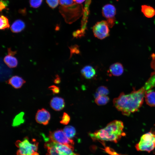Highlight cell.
I'll return each instance as SVG.
<instances>
[{"label":"cell","instance_id":"17","mask_svg":"<svg viewBox=\"0 0 155 155\" xmlns=\"http://www.w3.org/2000/svg\"><path fill=\"white\" fill-rule=\"evenodd\" d=\"M141 11L144 16L147 18H152L155 15V9L149 5H142Z\"/></svg>","mask_w":155,"mask_h":155},{"label":"cell","instance_id":"3","mask_svg":"<svg viewBox=\"0 0 155 155\" xmlns=\"http://www.w3.org/2000/svg\"><path fill=\"white\" fill-rule=\"evenodd\" d=\"M84 9L82 5L75 2L65 6H60L59 12L66 22L70 24L72 23L83 14Z\"/></svg>","mask_w":155,"mask_h":155},{"label":"cell","instance_id":"26","mask_svg":"<svg viewBox=\"0 0 155 155\" xmlns=\"http://www.w3.org/2000/svg\"><path fill=\"white\" fill-rule=\"evenodd\" d=\"M42 0H30V6L34 8L39 7L41 5Z\"/></svg>","mask_w":155,"mask_h":155},{"label":"cell","instance_id":"9","mask_svg":"<svg viewBox=\"0 0 155 155\" xmlns=\"http://www.w3.org/2000/svg\"><path fill=\"white\" fill-rule=\"evenodd\" d=\"M50 117L49 113L44 108H42L37 111L35 119L38 123L46 125L49 123Z\"/></svg>","mask_w":155,"mask_h":155},{"label":"cell","instance_id":"4","mask_svg":"<svg viewBox=\"0 0 155 155\" xmlns=\"http://www.w3.org/2000/svg\"><path fill=\"white\" fill-rule=\"evenodd\" d=\"M38 144L34 139L30 141L27 137L22 141H17L16 143L18 148L17 155H39L37 152Z\"/></svg>","mask_w":155,"mask_h":155},{"label":"cell","instance_id":"22","mask_svg":"<svg viewBox=\"0 0 155 155\" xmlns=\"http://www.w3.org/2000/svg\"><path fill=\"white\" fill-rule=\"evenodd\" d=\"M0 19L1 30H4L9 27L8 20L6 17L3 15L1 16Z\"/></svg>","mask_w":155,"mask_h":155},{"label":"cell","instance_id":"20","mask_svg":"<svg viewBox=\"0 0 155 155\" xmlns=\"http://www.w3.org/2000/svg\"><path fill=\"white\" fill-rule=\"evenodd\" d=\"M24 113L22 112L16 116L13 120L12 126H18L23 123L24 121Z\"/></svg>","mask_w":155,"mask_h":155},{"label":"cell","instance_id":"34","mask_svg":"<svg viewBox=\"0 0 155 155\" xmlns=\"http://www.w3.org/2000/svg\"><path fill=\"white\" fill-rule=\"evenodd\" d=\"M76 3L80 4L84 2L85 0H73Z\"/></svg>","mask_w":155,"mask_h":155},{"label":"cell","instance_id":"21","mask_svg":"<svg viewBox=\"0 0 155 155\" xmlns=\"http://www.w3.org/2000/svg\"><path fill=\"white\" fill-rule=\"evenodd\" d=\"M109 100V98L106 96H100L95 100V103L98 105H104Z\"/></svg>","mask_w":155,"mask_h":155},{"label":"cell","instance_id":"6","mask_svg":"<svg viewBox=\"0 0 155 155\" xmlns=\"http://www.w3.org/2000/svg\"><path fill=\"white\" fill-rule=\"evenodd\" d=\"M49 137L51 140L66 145L73 150V140L68 138L62 130L58 129L53 132H50Z\"/></svg>","mask_w":155,"mask_h":155},{"label":"cell","instance_id":"2","mask_svg":"<svg viewBox=\"0 0 155 155\" xmlns=\"http://www.w3.org/2000/svg\"><path fill=\"white\" fill-rule=\"evenodd\" d=\"M123 123L114 120L108 123L104 128L97 130L89 135L94 140L109 141L117 143L121 137L125 135L123 131Z\"/></svg>","mask_w":155,"mask_h":155},{"label":"cell","instance_id":"1","mask_svg":"<svg viewBox=\"0 0 155 155\" xmlns=\"http://www.w3.org/2000/svg\"><path fill=\"white\" fill-rule=\"evenodd\" d=\"M152 88L148 82L140 89L134 90L130 93H121L113 101L117 109L124 115L129 116L137 111L143 103L146 92Z\"/></svg>","mask_w":155,"mask_h":155},{"label":"cell","instance_id":"11","mask_svg":"<svg viewBox=\"0 0 155 155\" xmlns=\"http://www.w3.org/2000/svg\"><path fill=\"white\" fill-rule=\"evenodd\" d=\"M50 105L52 108L57 111L62 110L65 105L64 99L58 97H53L51 100Z\"/></svg>","mask_w":155,"mask_h":155},{"label":"cell","instance_id":"23","mask_svg":"<svg viewBox=\"0 0 155 155\" xmlns=\"http://www.w3.org/2000/svg\"><path fill=\"white\" fill-rule=\"evenodd\" d=\"M96 92L100 96H106L109 93V91L107 88L104 86H101L97 89Z\"/></svg>","mask_w":155,"mask_h":155},{"label":"cell","instance_id":"33","mask_svg":"<svg viewBox=\"0 0 155 155\" xmlns=\"http://www.w3.org/2000/svg\"><path fill=\"white\" fill-rule=\"evenodd\" d=\"M7 50L8 54L10 55L14 56L17 53L16 51H13L11 50L10 48L8 49Z\"/></svg>","mask_w":155,"mask_h":155},{"label":"cell","instance_id":"14","mask_svg":"<svg viewBox=\"0 0 155 155\" xmlns=\"http://www.w3.org/2000/svg\"><path fill=\"white\" fill-rule=\"evenodd\" d=\"M82 76L86 79H89L93 78L96 73L95 69L90 65H87L81 70Z\"/></svg>","mask_w":155,"mask_h":155},{"label":"cell","instance_id":"25","mask_svg":"<svg viewBox=\"0 0 155 155\" xmlns=\"http://www.w3.org/2000/svg\"><path fill=\"white\" fill-rule=\"evenodd\" d=\"M70 119L69 116L67 113L64 112L62 116L61 120L60 121V123L64 125H66L69 123Z\"/></svg>","mask_w":155,"mask_h":155},{"label":"cell","instance_id":"19","mask_svg":"<svg viewBox=\"0 0 155 155\" xmlns=\"http://www.w3.org/2000/svg\"><path fill=\"white\" fill-rule=\"evenodd\" d=\"M63 131L68 137L71 139L75 136L76 133L75 128L71 125L65 127L63 129Z\"/></svg>","mask_w":155,"mask_h":155},{"label":"cell","instance_id":"15","mask_svg":"<svg viewBox=\"0 0 155 155\" xmlns=\"http://www.w3.org/2000/svg\"><path fill=\"white\" fill-rule=\"evenodd\" d=\"M144 98L147 104L151 106H155V91L151 89L146 92Z\"/></svg>","mask_w":155,"mask_h":155},{"label":"cell","instance_id":"7","mask_svg":"<svg viewBox=\"0 0 155 155\" xmlns=\"http://www.w3.org/2000/svg\"><path fill=\"white\" fill-rule=\"evenodd\" d=\"M109 27L106 21L103 20L97 22L92 27L94 36L100 39L108 36L109 35Z\"/></svg>","mask_w":155,"mask_h":155},{"label":"cell","instance_id":"28","mask_svg":"<svg viewBox=\"0 0 155 155\" xmlns=\"http://www.w3.org/2000/svg\"><path fill=\"white\" fill-rule=\"evenodd\" d=\"M85 34L80 30H79L74 32L73 33V35L74 37L80 38L84 36Z\"/></svg>","mask_w":155,"mask_h":155},{"label":"cell","instance_id":"16","mask_svg":"<svg viewBox=\"0 0 155 155\" xmlns=\"http://www.w3.org/2000/svg\"><path fill=\"white\" fill-rule=\"evenodd\" d=\"M25 27V24L24 22L21 20H18L13 23L10 28L12 32L18 33L22 30Z\"/></svg>","mask_w":155,"mask_h":155},{"label":"cell","instance_id":"24","mask_svg":"<svg viewBox=\"0 0 155 155\" xmlns=\"http://www.w3.org/2000/svg\"><path fill=\"white\" fill-rule=\"evenodd\" d=\"M70 50V57L71 58L73 55L74 54H78L80 53L79 46L76 44L71 46L69 47Z\"/></svg>","mask_w":155,"mask_h":155},{"label":"cell","instance_id":"32","mask_svg":"<svg viewBox=\"0 0 155 155\" xmlns=\"http://www.w3.org/2000/svg\"><path fill=\"white\" fill-rule=\"evenodd\" d=\"M61 79L60 77L58 75H56L55 76V79L54 82L56 84H58L60 83Z\"/></svg>","mask_w":155,"mask_h":155},{"label":"cell","instance_id":"10","mask_svg":"<svg viewBox=\"0 0 155 155\" xmlns=\"http://www.w3.org/2000/svg\"><path fill=\"white\" fill-rule=\"evenodd\" d=\"M55 148L57 155H79L73 152L69 146L52 141Z\"/></svg>","mask_w":155,"mask_h":155},{"label":"cell","instance_id":"8","mask_svg":"<svg viewBox=\"0 0 155 155\" xmlns=\"http://www.w3.org/2000/svg\"><path fill=\"white\" fill-rule=\"evenodd\" d=\"M116 12L115 7L111 4L106 5L102 8L103 16L106 19V22L110 28H112L115 24Z\"/></svg>","mask_w":155,"mask_h":155},{"label":"cell","instance_id":"27","mask_svg":"<svg viewBox=\"0 0 155 155\" xmlns=\"http://www.w3.org/2000/svg\"><path fill=\"white\" fill-rule=\"evenodd\" d=\"M46 2L49 6L52 8H54L58 5L59 0H46Z\"/></svg>","mask_w":155,"mask_h":155},{"label":"cell","instance_id":"13","mask_svg":"<svg viewBox=\"0 0 155 155\" xmlns=\"http://www.w3.org/2000/svg\"><path fill=\"white\" fill-rule=\"evenodd\" d=\"M25 82L22 78L16 75L12 77L7 81L8 84L16 89L20 88Z\"/></svg>","mask_w":155,"mask_h":155},{"label":"cell","instance_id":"12","mask_svg":"<svg viewBox=\"0 0 155 155\" xmlns=\"http://www.w3.org/2000/svg\"><path fill=\"white\" fill-rule=\"evenodd\" d=\"M109 71L111 74L115 76H119L121 75L124 71L122 65L119 63H116L111 65Z\"/></svg>","mask_w":155,"mask_h":155},{"label":"cell","instance_id":"18","mask_svg":"<svg viewBox=\"0 0 155 155\" xmlns=\"http://www.w3.org/2000/svg\"><path fill=\"white\" fill-rule=\"evenodd\" d=\"M13 56L8 55L5 56L4 59L5 63L9 67L14 68L17 66L18 61L16 58Z\"/></svg>","mask_w":155,"mask_h":155},{"label":"cell","instance_id":"29","mask_svg":"<svg viewBox=\"0 0 155 155\" xmlns=\"http://www.w3.org/2000/svg\"><path fill=\"white\" fill-rule=\"evenodd\" d=\"M49 88L52 91L53 94H58L60 92L59 88L55 85L51 86L49 87Z\"/></svg>","mask_w":155,"mask_h":155},{"label":"cell","instance_id":"31","mask_svg":"<svg viewBox=\"0 0 155 155\" xmlns=\"http://www.w3.org/2000/svg\"><path fill=\"white\" fill-rule=\"evenodd\" d=\"M152 60L151 63V66L155 71V55L154 54L152 55ZM154 73L155 74V72H154Z\"/></svg>","mask_w":155,"mask_h":155},{"label":"cell","instance_id":"5","mask_svg":"<svg viewBox=\"0 0 155 155\" xmlns=\"http://www.w3.org/2000/svg\"><path fill=\"white\" fill-rule=\"evenodd\" d=\"M135 147L137 151H146L149 153L155 149V131L143 135Z\"/></svg>","mask_w":155,"mask_h":155},{"label":"cell","instance_id":"30","mask_svg":"<svg viewBox=\"0 0 155 155\" xmlns=\"http://www.w3.org/2000/svg\"><path fill=\"white\" fill-rule=\"evenodd\" d=\"M8 5L7 1L5 0H1L0 3V9L1 11L7 7Z\"/></svg>","mask_w":155,"mask_h":155}]
</instances>
